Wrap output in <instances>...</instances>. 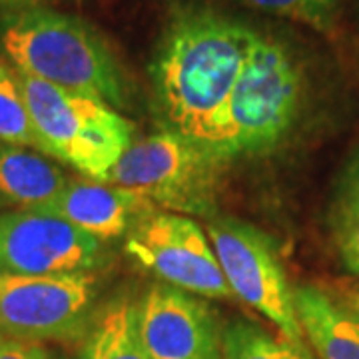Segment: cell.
I'll use <instances>...</instances> for the list:
<instances>
[{
	"instance_id": "obj_22",
	"label": "cell",
	"mask_w": 359,
	"mask_h": 359,
	"mask_svg": "<svg viewBox=\"0 0 359 359\" xmlns=\"http://www.w3.org/2000/svg\"><path fill=\"white\" fill-rule=\"evenodd\" d=\"M355 162H358V164H359V158H358V160H355Z\"/></svg>"
},
{
	"instance_id": "obj_8",
	"label": "cell",
	"mask_w": 359,
	"mask_h": 359,
	"mask_svg": "<svg viewBox=\"0 0 359 359\" xmlns=\"http://www.w3.org/2000/svg\"><path fill=\"white\" fill-rule=\"evenodd\" d=\"M126 254L160 282L200 297H231L214 245L190 216L152 212L126 236Z\"/></svg>"
},
{
	"instance_id": "obj_16",
	"label": "cell",
	"mask_w": 359,
	"mask_h": 359,
	"mask_svg": "<svg viewBox=\"0 0 359 359\" xmlns=\"http://www.w3.org/2000/svg\"><path fill=\"white\" fill-rule=\"evenodd\" d=\"M0 144L36 148V136L32 128L22 84L18 78V70L2 54H0Z\"/></svg>"
},
{
	"instance_id": "obj_1",
	"label": "cell",
	"mask_w": 359,
	"mask_h": 359,
	"mask_svg": "<svg viewBox=\"0 0 359 359\" xmlns=\"http://www.w3.org/2000/svg\"><path fill=\"white\" fill-rule=\"evenodd\" d=\"M257 36L256 28L214 8L176 14L150 65L164 130L194 140L228 100Z\"/></svg>"
},
{
	"instance_id": "obj_9",
	"label": "cell",
	"mask_w": 359,
	"mask_h": 359,
	"mask_svg": "<svg viewBox=\"0 0 359 359\" xmlns=\"http://www.w3.org/2000/svg\"><path fill=\"white\" fill-rule=\"evenodd\" d=\"M102 242L39 210L0 214V276H58L102 264Z\"/></svg>"
},
{
	"instance_id": "obj_20",
	"label": "cell",
	"mask_w": 359,
	"mask_h": 359,
	"mask_svg": "<svg viewBox=\"0 0 359 359\" xmlns=\"http://www.w3.org/2000/svg\"><path fill=\"white\" fill-rule=\"evenodd\" d=\"M44 0H0V11L4 13H14L22 8H32V6H42Z\"/></svg>"
},
{
	"instance_id": "obj_3",
	"label": "cell",
	"mask_w": 359,
	"mask_h": 359,
	"mask_svg": "<svg viewBox=\"0 0 359 359\" xmlns=\"http://www.w3.org/2000/svg\"><path fill=\"white\" fill-rule=\"evenodd\" d=\"M0 52L16 70L54 86L104 100L116 110L128 104V80L114 52L86 20L46 6L0 16Z\"/></svg>"
},
{
	"instance_id": "obj_13",
	"label": "cell",
	"mask_w": 359,
	"mask_h": 359,
	"mask_svg": "<svg viewBox=\"0 0 359 359\" xmlns=\"http://www.w3.org/2000/svg\"><path fill=\"white\" fill-rule=\"evenodd\" d=\"M70 178L54 160L25 146L0 144V205L44 210Z\"/></svg>"
},
{
	"instance_id": "obj_12",
	"label": "cell",
	"mask_w": 359,
	"mask_h": 359,
	"mask_svg": "<svg viewBox=\"0 0 359 359\" xmlns=\"http://www.w3.org/2000/svg\"><path fill=\"white\" fill-rule=\"evenodd\" d=\"M295 311L321 359H359V320L318 285H297Z\"/></svg>"
},
{
	"instance_id": "obj_7",
	"label": "cell",
	"mask_w": 359,
	"mask_h": 359,
	"mask_svg": "<svg viewBox=\"0 0 359 359\" xmlns=\"http://www.w3.org/2000/svg\"><path fill=\"white\" fill-rule=\"evenodd\" d=\"M205 233L233 295L271 321L280 334L304 344L294 290L268 233L242 219L218 216L210 219Z\"/></svg>"
},
{
	"instance_id": "obj_2",
	"label": "cell",
	"mask_w": 359,
	"mask_h": 359,
	"mask_svg": "<svg viewBox=\"0 0 359 359\" xmlns=\"http://www.w3.org/2000/svg\"><path fill=\"white\" fill-rule=\"evenodd\" d=\"M306 98V74L290 44L257 36L228 100L194 138L222 166L262 156L295 128Z\"/></svg>"
},
{
	"instance_id": "obj_5",
	"label": "cell",
	"mask_w": 359,
	"mask_h": 359,
	"mask_svg": "<svg viewBox=\"0 0 359 359\" xmlns=\"http://www.w3.org/2000/svg\"><path fill=\"white\" fill-rule=\"evenodd\" d=\"M224 168L192 138L160 130L134 142L106 182L142 194L174 214L212 219Z\"/></svg>"
},
{
	"instance_id": "obj_14",
	"label": "cell",
	"mask_w": 359,
	"mask_h": 359,
	"mask_svg": "<svg viewBox=\"0 0 359 359\" xmlns=\"http://www.w3.org/2000/svg\"><path fill=\"white\" fill-rule=\"evenodd\" d=\"M78 359H152L144 346L138 302L118 295L96 311Z\"/></svg>"
},
{
	"instance_id": "obj_10",
	"label": "cell",
	"mask_w": 359,
	"mask_h": 359,
	"mask_svg": "<svg viewBox=\"0 0 359 359\" xmlns=\"http://www.w3.org/2000/svg\"><path fill=\"white\" fill-rule=\"evenodd\" d=\"M205 297L160 282L138 302L144 346L152 359H222L218 313Z\"/></svg>"
},
{
	"instance_id": "obj_11",
	"label": "cell",
	"mask_w": 359,
	"mask_h": 359,
	"mask_svg": "<svg viewBox=\"0 0 359 359\" xmlns=\"http://www.w3.org/2000/svg\"><path fill=\"white\" fill-rule=\"evenodd\" d=\"M39 212L65 218L102 242L128 236L140 219L156 212V205L142 194L108 182L70 180L60 196Z\"/></svg>"
},
{
	"instance_id": "obj_15",
	"label": "cell",
	"mask_w": 359,
	"mask_h": 359,
	"mask_svg": "<svg viewBox=\"0 0 359 359\" xmlns=\"http://www.w3.org/2000/svg\"><path fill=\"white\" fill-rule=\"evenodd\" d=\"M222 359H313L304 344L271 334L250 320H233L224 327Z\"/></svg>"
},
{
	"instance_id": "obj_6",
	"label": "cell",
	"mask_w": 359,
	"mask_h": 359,
	"mask_svg": "<svg viewBox=\"0 0 359 359\" xmlns=\"http://www.w3.org/2000/svg\"><path fill=\"white\" fill-rule=\"evenodd\" d=\"M92 271L0 276V335L36 344L82 341L96 316Z\"/></svg>"
},
{
	"instance_id": "obj_18",
	"label": "cell",
	"mask_w": 359,
	"mask_h": 359,
	"mask_svg": "<svg viewBox=\"0 0 359 359\" xmlns=\"http://www.w3.org/2000/svg\"><path fill=\"white\" fill-rule=\"evenodd\" d=\"M262 13L290 18L299 25L330 34L339 20V0H238Z\"/></svg>"
},
{
	"instance_id": "obj_4",
	"label": "cell",
	"mask_w": 359,
	"mask_h": 359,
	"mask_svg": "<svg viewBox=\"0 0 359 359\" xmlns=\"http://www.w3.org/2000/svg\"><path fill=\"white\" fill-rule=\"evenodd\" d=\"M39 152L106 182L134 144L136 126L114 106L18 70Z\"/></svg>"
},
{
	"instance_id": "obj_19",
	"label": "cell",
	"mask_w": 359,
	"mask_h": 359,
	"mask_svg": "<svg viewBox=\"0 0 359 359\" xmlns=\"http://www.w3.org/2000/svg\"><path fill=\"white\" fill-rule=\"evenodd\" d=\"M0 359H56L44 344L0 335Z\"/></svg>"
},
{
	"instance_id": "obj_21",
	"label": "cell",
	"mask_w": 359,
	"mask_h": 359,
	"mask_svg": "<svg viewBox=\"0 0 359 359\" xmlns=\"http://www.w3.org/2000/svg\"><path fill=\"white\" fill-rule=\"evenodd\" d=\"M347 306V309L355 316L359 320V285H355L351 292H349V295L346 297V302H344Z\"/></svg>"
},
{
	"instance_id": "obj_17",
	"label": "cell",
	"mask_w": 359,
	"mask_h": 359,
	"mask_svg": "<svg viewBox=\"0 0 359 359\" xmlns=\"http://www.w3.org/2000/svg\"><path fill=\"white\" fill-rule=\"evenodd\" d=\"M332 233L337 256L349 273L359 276V164L353 162L332 212Z\"/></svg>"
}]
</instances>
